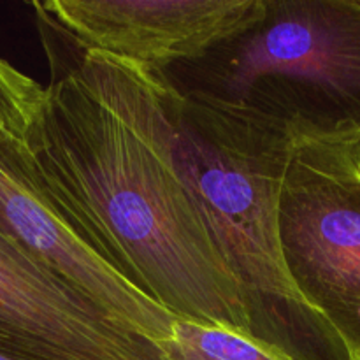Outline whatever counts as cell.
Listing matches in <instances>:
<instances>
[{
  "mask_svg": "<svg viewBox=\"0 0 360 360\" xmlns=\"http://www.w3.org/2000/svg\"><path fill=\"white\" fill-rule=\"evenodd\" d=\"M53 76L79 77L172 165L227 262L253 340L292 360H354L299 295L285 267L278 199L292 146L287 122L202 94L101 51L48 53Z\"/></svg>",
  "mask_w": 360,
  "mask_h": 360,
  "instance_id": "1",
  "label": "cell"
},
{
  "mask_svg": "<svg viewBox=\"0 0 360 360\" xmlns=\"http://www.w3.org/2000/svg\"><path fill=\"white\" fill-rule=\"evenodd\" d=\"M25 144L56 210L127 281L176 319L252 336L238 283L179 176L79 77H51Z\"/></svg>",
  "mask_w": 360,
  "mask_h": 360,
  "instance_id": "2",
  "label": "cell"
},
{
  "mask_svg": "<svg viewBox=\"0 0 360 360\" xmlns=\"http://www.w3.org/2000/svg\"><path fill=\"white\" fill-rule=\"evenodd\" d=\"M157 72L179 94L316 132L360 134V0H264L246 30Z\"/></svg>",
  "mask_w": 360,
  "mask_h": 360,
  "instance_id": "3",
  "label": "cell"
},
{
  "mask_svg": "<svg viewBox=\"0 0 360 360\" xmlns=\"http://www.w3.org/2000/svg\"><path fill=\"white\" fill-rule=\"evenodd\" d=\"M290 129L278 199L285 267L302 301L360 360V134Z\"/></svg>",
  "mask_w": 360,
  "mask_h": 360,
  "instance_id": "4",
  "label": "cell"
},
{
  "mask_svg": "<svg viewBox=\"0 0 360 360\" xmlns=\"http://www.w3.org/2000/svg\"><path fill=\"white\" fill-rule=\"evenodd\" d=\"M32 7L41 37L165 70L246 30L262 16L264 0H48Z\"/></svg>",
  "mask_w": 360,
  "mask_h": 360,
  "instance_id": "5",
  "label": "cell"
},
{
  "mask_svg": "<svg viewBox=\"0 0 360 360\" xmlns=\"http://www.w3.org/2000/svg\"><path fill=\"white\" fill-rule=\"evenodd\" d=\"M0 229L125 329L164 345L178 319L127 281L65 220L41 186L23 139L0 127Z\"/></svg>",
  "mask_w": 360,
  "mask_h": 360,
  "instance_id": "6",
  "label": "cell"
},
{
  "mask_svg": "<svg viewBox=\"0 0 360 360\" xmlns=\"http://www.w3.org/2000/svg\"><path fill=\"white\" fill-rule=\"evenodd\" d=\"M0 354L18 360H169L0 229Z\"/></svg>",
  "mask_w": 360,
  "mask_h": 360,
  "instance_id": "7",
  "label": "cell"
},
{
  "mask_svg": "<svg viewBox=\"0 0 360 360\" xmlns=\"http://www.w3.org/2000/svg\"><path fill=\"white\" fill-rule=\"evenodd\" d=\"M164 350L169 360H292L248 334L179 319Z\"/></svg>",
  "mask_w": 360,
  "mask_h": 360,
  "instance_id": "8",
  "label": "cell"
},
{
  "mask_svg": "<svg viewBox=\"0 0 360 360\" xmlns=\"http://www.w3.org/2000/svg\"><path fill=\"white\" fill-rule=\"evenodd\" d=\"M44 88L0 58V127L25 141L35 118Z\"/></svg>",
  "mask_w": 360,
  "mask_h": 360,
  "instance_id": "9",
  "label": "cell"
},
{
  "mask_svg": "<svg viewBox=\"0 0 360 360\" xmlns=\"http://www.w3.org/2000/svg\"><path fill=\"white\" fill-rule=\"evenodd\" d=\"M0 360H18V359H13V357H7V355H2V354H0Z\"/></svg>",
  "mask_w": 360,
  "mask_h": 360,
  "instance_id": "10",
  "label": "cell"
}]
</instances>
